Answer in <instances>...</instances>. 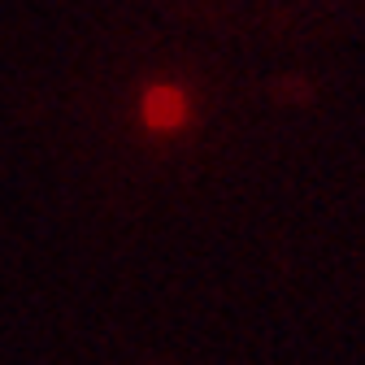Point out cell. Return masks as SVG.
Masks as SVG:
<instances>
[{"instance_id": "obj_1", "label": "cell", "mask_w": 365, "mask_h": 365, "mask_svg": "<svg viewBox=\"0 0 365 365\" xmlns=\"http://www.w3.org/2000/svg\"><path fill=\"white\" fill-rule=\"evenodd\" d=\"M196 122V96L182 83H170V78H161V83H148L144 87V96H140V126L148 130V135H182Z\"/></svg>"}]
</instances>
